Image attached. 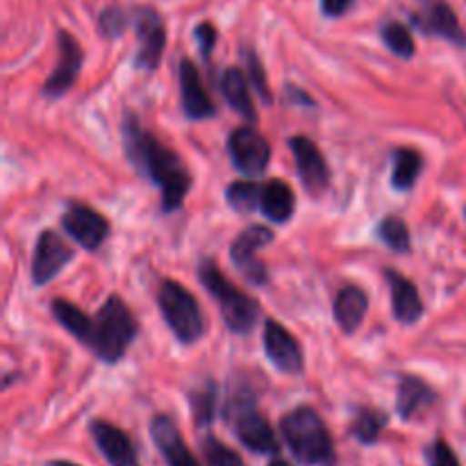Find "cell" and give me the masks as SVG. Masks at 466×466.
I'll return each instance as SVG.
<instances>
[{"label": "cell", "mask_w": 466, "mask_h": 466, "mask_svg": "<svg viewBox=\"0 0 466 466\" xmlns=\"http://www.w3.org/2000/svg\"><path fill=\"white\" fill-rule=\"evenodd\" d=\"M123 141L127 159L162 191V212L171 214L180 209L191 189V173L180 155L159 144L150 132L141 130L135 114H126Z\"/></svg>", "instance_id": "1"}, {"label": "cell", "mask_w": 466, "mask_h": 466, "mask_svg": "<svg viewBox=\"0 0 466 466\" xmlns=\"http://www.w3.org/2000/svg\"><path fill=\"white\" fill-rule=\"evenodd\" d=\"M280 432L289 446L291 455L300 464L308 466H332L337 460L335 441L330 431L323 423L321 414L314 408H296L285 414L280 421Z\"/></svg>", "instance_id": "2"}, {"label": "cell", "mask_w": 466, "mask_h": 466, "mask_svg": "<svg viewBox=\"0 0 466 466\" xmlns=\"http://www.w3.org/2000/svg\"><path fill=\"white\" fill-rule=\"evenodd\" d=\"M137 332H139V326H137V319L130 312V308L118 296H109L94 317L86 346L103 362L116 364L118 360H123L126 350L130 349Z\"/></svg>", "instance_id": "3"}, {"label": "cell", "mask_w": 466, "mask_h": 466, "mask_svg": "<svg viewBox=\"0 0 466 466\" xmlns=\"http://www.w3.org/2000/svg\"><path fill=\"white\" fill-rule=\"evenodd\" d=\"M198 278L205 285V289L212 294V299L217 300L218 308H221L223 321L230 328L232 332H246L253 330L255 321L259 317V305L258 300L250 299L248 294H244L241 289H237L226 276H223L221 268L212 262V259H205L198 267Z\"/></svg>", "instance_id": "4"}, {"label": "cell", "mask_w": 466, "mask_h": 466, "mask_svg": "<svg viewBox=\"0 0 466 466\" xmlns=\"http://www.w3.org/2000/svg\"><path fill=\"white\" fill-rule=\"evenodd\" d=\"M157 303L168 330L176 335L177 341L194 344L203 337V314H200L198 303H196V299L187 287H182L176 280H164L162 287H159Z\"/></svg>", "instance_id": "5"}, {"label": "cell", "mask_w": 466, "mask_h": 466, "mask_svg": "<svg viewBox=\"0 0 466 466\" xmlns=\"http://www.w3.org/2000/svg\"><path fill=\"white\" fill-rule=\"evenodd\" d=\"M228 419H230L235 435L248 451L259 455H276L280 451L276 432L271 423L258 412L250 396H237L228 403Z\"/></svg>", "instance_id": "6"}, {"label": "cell", "mask_w": 466, "mask_h": 466, "mask_svg": "<svg viewBox=\"0 0 466 466\" xmlns=\"http://www.w3.org/2000/svg\"><path fill=\"white\" fill-rule=\"evenodd\" d=\"M132 23H135L137 39H139L135 66L144 68V71H155L162 62L164 46H167V30H164L162 16L155 9L139 7L135 9Z\"/></svg>", "instance_id": "7"}, {"label": "cell", "mask_w": 466, "mask_h": 466, "mask_svg": "<svg viewBox=\"0 0 466 466\" xmlns=\"http://www.w3.org/2000/svg\"><path fill=\"white\" fill-rule=\"evenodd\" d=\"M273 232L264 226H250L232 241L230 258L235 267L244 273V278L253 285H267L268 276L264 264L258 259V250L271 244Z\"/></svg>", "instance_id": "8"}, {"label": "cell", "mask_w": 466, "mask_h": 466, "mask_svg": "<svg viewBox=\"0 0 466 466\" xmlns=\"http://www.w3.org/2000/svg\"><path fill=\"white\" fill-rule=\"evenodd\" d=\"M228 153L235 168H239L244 176H259L267 171L271 159L267 139L253 127H237L228 139Z\"/></svg>", "instance_id": "9"}, {"label": "cell", "mask_w": 466, "mask_h": 466, "mask_svg": "<svg viewBox=\"0 0 466 466\" xmlns=\"http://www.w3.org/2000/svg\"><path fill=\"white\" fill-rule=\"evenodd\" d=\"M62 228L66 230L68 237L77 241L82 248L96 250L100 248L109 235V223L107 218L94 208L82 203H71L62 217Z\"/></svg>", "instance_id": "10"}, {"label": "cell", "mask_w": 466, "mask_h": 466, "mask_svg": "<svg viewBox=\"0 0 466 466\" xmlns=\"http://www.w3.org/2000/svg\"><path fill=\"white\" fill-rule=\"evenodd\" d=\"M57 66H55V71L50 73V77L44 85L46 98H59V96L66 94L76 85L77 76H80L82 59H85L82 57V48L77 44V39L73 35H68L66 30L57 32Z\"/></svg>", "instance_id": "11"}, {"label": "cell", "mask_w": 466, "mask_h": 466, "mask_svg": "<svg viewBox=\"0 0 466 466\" xmlns=\"http://www.w3.org/2000/svg\"><path fill=\"white\" fill-rule=\"evenodd\" d=\"M71 259L73 250L68 248L66 241L55 230H44L36 239L35 258H32V282L36 287L48 285Z\"/></svg>", "instance_id": "12"}, {"label": "cell", "mask_w": 466, "mask_h": 466, "mask_svg": "<svg viewBox=\"0 0 466 466\" xmlns=\"http://www.w3.org/2000/svg\"><path fill=\"white\" fill-rule=\"evenodd\" d=\"M412 23L426 35H435L451 41V44L466 46L462 25H460L458 16L446 0H421L419 12L412 14Z\"/></svg>", "instance_id": "13"}, {"label": "cell", "mask_w": 466, "mask_h": 466, "mask_svg": "<svg viewBox=\"0 0 466 466\" xmlns=\"http://www.w3.org/2000/svg\"><path fill=\"white\" fill-rule=\"evenodd\" d=\"M289 148L296 157V168H299V176L303 180L305 189L314 196H321L328 189V185H330V168H328L321 150L308 137L289 139Z\"/></svg>", "instance_id": "14"}, {"label": "cell", "mask_w": 466, "mask_h": 466, "mask_svg": "<svg viewBox=\"0 0 466 466\" xmlns=\"http://www.w3.org/2000/svg\"><path fill=\"white\" fill-rule=\"evenodd\" d=\"M264 350H267L268 362H271L278 371H303V350H300V344L282 323L273 321V319L267 321V326H264Z\"/></svg>", "instance_id": "15"}, {"label": "cell", "mask_w": 466, "mask_h": 466, "mask_svg": "<svg viewBox=\"0 0 466 466\" xmlns=\"http://www.w3.org/2000/svg\"><path fill=\"white\" fill-rule=\"evenodd\" d=\"M89 432L109 466H141L135 444L121 428L98 419V421H91Z\"/></svg>", "instance_id": "16"}, {"label": "cell", "mask_w": 466, "mask_h": 466, "mask_svg": "<svg viewBox=\"0 0 466 466\" xmlns=\"http://www.w3.org/2000/svg\"><path fill=\"white\" fill-rule=\"evenodd\" d=\"M150 437H153L155 446L162 453L167 466H200L196 455L187 446V441L182 440L176 421L167 414H157L150 421Z\"/></svg>", "instance_id": "17"}, {"label": "cell", "mask_w": 466, "mask_h": 466, "mask_svg": "<svg viewBox=\"0 0 466 466\" xmlns=\"http://www.w3.org/2000/svg\"><path fill=\"white\" fill-rule=\"evenodd\" d=\"M180 98L182 112L191 121H205V118L217 116V107H214L212 98L205 91L198 68L194 66L191 59H182L180 62Z\"/></svg>", "instance_id": "18"}, {"label": "cell", "mask_w": 466, "mask_h": 466, "mask_svg": "<svg viewBox=\"0 0 466 466\" xmlns=\"http://www.w3.org/2000/svg\"><path fill=\"white\" fill-rule=\"evenodd\" d=\"M385 278L391 287V305H394L396 321L405 323V326L417 323L423 317V303L417 287L394 268H387Z\"/></svg>", "instance_id": "19"}, {"label": "cell", "mask_w": 466, "mask_h": 466, "mask_svg": "<svg viewBox=\"0 0 466 466\" xmlns=\"http://www.w3.org/2000/svg\"><path fill=\"white\" fill-rule=\"evenodd\" d=\"M218 85H221L223 98L228 100V105H230L235 112H239L248 123L258 121V112H255L253 98H250L248 82H246L241 68L237 66L223 68L221 77H218Z\"/></svg>", "instance_id": "20"}, {"label": "cell", "mask_w": 466, "mask_h": 466, "mask_svg": "<svg viewBox=\"0 0 466 466\" xmlns=\"http://www.w3.org/2000/svg\"><path fill=\"white\" fill-rule=\"evenodd\" d=\"M435 400H437V394L428 387V382L421 380V378L417 376L400 378L396 410H399V417L403 419V421H410L412 417H417L419 412L431 408Z\"/></svg>", "instance_id": "21"}, {"label": "cell", "mask_w": 466, "mask_h": 466, "mask_svg": "<svg viewBox=\"0 0 466 466\" xmlns=\"http://www.w3.org/2000/svg\"><path fill=\"white\" fill-rule=\"evenodd\" d=\"M296 196L285 180H268L262 185L259 194V209L273 223H287L294 217Z\"/></svg>", "instance_id": "22"}, {"label": "cell", "mask_w": 466, "mask_h": 466, "mask_svg": "<svg viewBox=\"0 0 466 466\" xmlns=\"http://www.w3.org/2000/svg\"><path fill=\"white\" fill-rule=\"evenodd\" d=\"M369 309V296L360 287H344L335 300V319L344 332H355L362 326Z\"/></svg>", "instance_id": "23"}, {"label": "cell", "mask_w": 466, "mask_h": 466, "mask_svg": "<svg viewBox=\"0 0 466 466\" xmlns=\"http://www.w3.org/2000/svg\"><path fill=\"white\" fill-rule=\"evenodd\" d=\"M50 312H53V317L57 319L59 326H62L64 330L71 332V335L76 337V339H80L82 344H86V339H89L91 335V323H94V319H91L89 314H85L77 305L62 299L50 303Z\"/></svg>", "instance_id": "24"}, {"label": "cell", "mask_w": 466, "mask_h": 466, "mask_svg": "<svg viewBox=\"0 0 466 466\" xmlns=\"http://www.w3.org/2000/svg\"><path fill=\"white\" fill-rule=\"evenodd\" d=\"M423 157L412 148H399L394 153V171H391V185L399 191H408L417 185L421 176Z\"/></svg>", "instance_id": "25"}, {"label": "cell", "mask_w": 466, "mask_h": 466, "mask_svg": "<svg viewBox=\"0 0 466 466\" xmlns=\"http://www.w3.org/2000/svg\"><path fill=\"white\" fill-rule=\"evenodd\" d=\"M387 426V414L380 412V410H371V408H364L360 410L355 421L350 423V437L360 441L364 446H371L376 444L380 432L385 431Z\"/></svg>", "instance_id": "26"}, {"label": "cell", "mask_w": 466, "mask_h": 466, "mask_svg": "<svg viewBox=\"0 0 466 466\" xmlns=\"http://www.w3.org/2000/svg\"><path fill=\"white\" fill-rule=\"evenodd\" d=\"M217 403H218V390L214 382H205L203 387L191 394V412H194V421L198 428H208L217 417Z\"/></svg>", "instance_id": "27"}, {"label": "cell", "mask_w": 466, "mask_h": 466, "mask_svg": "<svg viewBox=\"0 0 466 466\" xmlns=\"http://www.w3.org/2000/svg\"><path fill=\"white\" fill-rule=\"evenodd\" d=\"M259 194H262V187L253 180H241L232 182L226 191L228 205H230L235 212L239 214H250L255 209H259Z\"/></svg>", "instance_id": "28"}, {"label": "cell", "mask_w": 466, "mask_h": 466, "mask_svg": "<svg viewBox=\"0 0 466 466\" xmlns=\"http://www.w3.org/2000/svg\"><path fill=\"white\" fill-rule=\"evenodd\" d=\"M378 237H380L382 244H387L396 253H410V248H412L408 226L399 217L382 218L380 226H378Z\"/></svg>", "instance_id": "29"}, {"label": "cell", "mask_w": 466, "mask_h": 466, "mask_svg": "<svg viewBox=\"0 0 466 466\" xmlns=\"http://www.w3.org/2000/svg\"><path fill=\"white\" fill-rule=\"evenodd\" d=\"M380 36L382 41H385L387 48H390L394 55H399V57L410 59L414 55V39L403 23H396V21L385 23L380 30Z\"/></svg>", "instance_id": "30"}, {"label": "cell", "mask_w": 466, "mask_h": 466, "mask_svg": "<svg viewBox=\"0 0 466 466\" xmlns=\"http://www.w3.org/2000/svg\"><path fill=\"white\" fill-rule=\"evenodd\" d=\"M203 458L208 466H246L237 451H232L230 446H226L212 435L203 437Z\"/></svg>", "instance_id": "31"}, {"label": "cell", "mask_w": 466, "mask_h": 466, "mask_svg": "<svg viewBox=\"0 0 466 466\" xmlns=\"http://www.w3.org/2000/svg\"><path fill=\"white\" fill-rule=\"evenodd\" d=\"M98 27L103 32V36L109 39H116L123 35V30L127 27V14L121 7H107L98 18Z\"/></svg>", "instance_id": "32"}, {"label": "cell", "mask_w": 466, "mask_h": 466, "mask_svg": "<svg viewBox=\"0 0 466 466\" xmlns=\"http://www.w3.org/2000/svg\"><path fill=\"white\" fill-rule=\"evenodd\" d=\"M244 57H246V64H248L250 80H253V85H255V89H258L259 98H262L264 103H273L271 91H268V85H267V76H264V68H262V64H259V57L255 55V50H246Z\"/></svg>", "instance_id": "33"}, {"label": "cell", "mask_w": 466, "mask_h": 466, "mask_svg": "<svg viewBox=\"0 0 466 466\" xmlns=\"http://www.w3.org/2000/svg\"><path fill=\"white\" fill-rule=\"evenodd\" d=\"M426 460L431 466H462L460 464L458 455L453 453V449H451L444 440H435L428 446Z\"/></svg>", "instance_id": "34"}, {"label": "cell", "mask_w": 466, "mask_h": 466, "mask_svg": "<svg viewBox=\"0 0 466 466\" xmlns=\"http://www.w3.org/2000/svg\"><path fill=\"white\" fill-rule=\"evenodd\" d=\"M217 30H214L212 23H200L198 27H196V41H198V48L200 53H203V57L208 59L209 55H212L214 46H217Z\"/></svg>", "instance_id": "35"}, {"label": "cell", "mask_w": 466, "mask_h": 466, "mask_svg": "<svg viewBox=\"0 0 466 466\" xmlns=\"http://www.w3.org/2000/svg\"><path fill=\"white\" fill-rule=\"evenodd\" d=\"M355 0H321V12L328 18H339L353 7Z\"/></svg>", "instance_id": "36"}, {"label": "cell", "mask_w": 466, "mask_h": 466, "mask_svg": "<svg viewBox=\"0 0 466 466\" xmlns=\"http://www.w3.org/2000/svg\"><path fill=\"white\" fill-rule=\"evenodd\" d=\"M48 466H80V464L66 462V460H53V462H48Z\"/></svg>", "instance_id": "37"}, {"label": "cell", "mask_w": 466, "mask_h": 466, "mask_svg": "<svg viewBox=\"0 0 466 466\" xmlns=\"http://www.w3.org/2000/svg\"><path fill=\"white\" fill-rule=\"evenodd\" d=\"M268 466H291V464L285 462V460L278 458V460H273V462H268Z\"/></svg>", "instance_id": "38"}]
</instances>
